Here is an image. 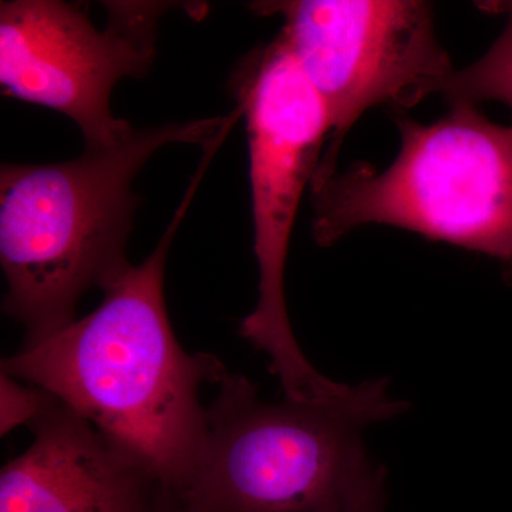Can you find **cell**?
I'll return each instance as SVG.
<instances>
[{"instance_id":"cell-1","label":"cell","mask_w":512,"mask_h":512,"mask_svg":"<svg viewBox=\"0 0 512 512\" xmlns=\"http://www.w3.org/2000/svg\"><path fill=\"white\" fill-rule=\"evenodd\" d=\"M210 163L202 158L156 249L104 289L96 311L2 360V372L53 394L177 497L207 431L201 386L228 372L218 357L180 345L164 296L168 251Z\"/></svg>"},{"instance_id":"cell-5","label":"cell","mask_w":512,"mask_h":512,"mask_svg":"<svg viewBox=\"0 0 512 512\" xmlns=\"http://www.w3.org/2000/svg\"><path fill=\"white\" fill-rule=\"evenodd\" d=\"M229 87L247 123L259 272L258 302L239 333L269 356L286 399H329L339 392L340 383L320 375L303 355L289 322L284 288L299 202L311 187L332 131L328 111L281 33L238 63Z\"/></svg>"},{"instance_id":"cell-3","label":"cell","mask_w":512,"mask_h":512,"mask_svg":"<svg viewBox=\"0 0 512 512\" xmlns=\"http://www.w3.org/2000/svg\"><path fill=\"white\" fill-rule=\"evenodd\" d=\"M218 386L197 467L175 495L185 512H335L370 458L363 430L407 410L383 379L323 402H265L229 372Z\"/></svg>"},{"instance_id":"cell-12","label":"cell","mask_w":512,"mask_h":512,"mask_svg":"<svg viewBox=\"0 0 512 512\" xmlns=\"http://www.w3.org/2000/svg\"><path fill=\"white\" fill-rule=\"evenodd\" d=\"M156 512H185L178 498L175 497L173 491L161 485L160 493H158Z\"/></svg>"},{"instance_id":"cell-4","label":"cell","mask_w":512,"mask_h":512,"mask_svg":"<svg viewBox=\"0 0 512 512\" xmlns=\"http://www.w3.org/2000/svg\"><path fill=\"white\" fill-rule=\"evenodd\" d=\"M399 156L313 178V238L330 247L367 224L417 232L497 259L512 272V127L456 103L434 123L397 111Z\"/></svg>"},{"instance_id":"cell-10","label":"cell","mask_w":512,"mask_h":512,"mask_svg":"<svg viewBox=\"0 0 512 512\" xmlns=\"http://www.w3.org/2000/svg\"><path fill=\"white\" fill-rule=\"evenodd\" d=\"M53 394L0 373V433L6 436L19 426H30L52 402Z\"/></svg>"},{"instance_id":"cell-9","label":"cell","mask_w":512,"mask_h":512,"mask_svg":"<svg viewBox=\"0 0 512 512\" xmlns=\"http://www.w3.org/2000/svg\"><path fill=\"white\" fill-rule=\"evenodd\" d=\"M494 8L507 13V25L481 59L450 77L443 93L453 104L494 100L512 109V2Z\"/></svg>"},{"instance_id":"cell-7","label":"cell","mask_w":512,"mask_h":512,"mask_svg":"<svg viewBox=\"0 0 512 512\" xmlns=\"http://www.w3.org/2000/svg\"><path fill=\"white\" fill-rule=\"evenodd\" d=\"M97 29L82 6L60 0L0 3L3 94L59 111L82 131L86 148L120 143L134 130L111 113V93L126 77H143L156 57L165 2H106Z\"/></svg>"},{"instance_id":"cell-6","label":"cell","mask_w":512,"mask_h":512,"mask_svg":"<svg viewBox=\"0 0 512 512\" xmlns=\"http://www.w3.org/2000/svg\"><path fill=\"white\" fill-rule=\"evenodd\" d=\"M252 9L282 16L281 35L328 111L330 144L313 178L336 173L343 138L365 111L412 107L443 93L456 72L426 2L288 0Z\"/></svg>"},{"instance_id":"cell-2","label":"cell","mask_w":512,"mask_h":512,"mask_svg":"<svg viewBox=\"0 0 512 512\" xmlns=\"http://www.w3.org/2000/svg\"><path fill=\"white\" fill-rule=\"evenodd\" d=\"M225 117L134 128L120 143L56 164L0 170L3 311L36 342L76 320L80 298L130 268L126 248L140 198L138 171L167 144L210 143Z\"/></svg>"},{"instance_id":"cell-8","label":"cell","mask_w":512,"mask_h":512,"mask_svg":"<svg viewBox=\"0 0 512 512\" xmlns=\"http://www.w3.org/2000/svg\"><path fill=\"white\" fill-rule=\"evenodd\" d=\"M29 427L0 473V512H156L157 478L57 397Z\"/></svg>"},{"instance_id":"cell-11","label":"cell","mask_w":512,"mask_h":512,"mask_svg":"<svg viewBox=\"0 0 512 512\" xmlns=\"http://www.w3.org/2000/svg\"><path fill=\"white\" fill-rule=\"evenodd\" d=\"M386 468L372 458L350 480L335 512H384Z\"/></svg>"}]
</instances>
